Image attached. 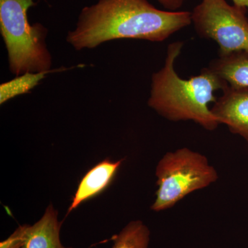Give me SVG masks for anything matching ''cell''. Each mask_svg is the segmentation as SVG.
Returning <instances> with one entry per match:
<instances>
[{"label":"cell","mask_w":248,"mask_h":248,"mask_svg":"<svg viewBox=\"0 0 248 248\" xmlns=\"http://www.w3.org/2000/svg\"><path fill=\"white\" fill-rule=\"evenodd\" d=\"M222 91L223 94L211 108L212 112L220 124H225L248 145V87L228 85Z\"/></svg>","instance_id":"6"},{"label":"cell","mask_w":248,"mask_h":248,"mask_svg":"<svg viewBox=\"0 0 248 248\" xmlns=\"http://www.w3.org/2000/svg\"><path fill=\"white\" fill-rule=\"evenodd\" d=\"M190 24L191 12L162 11L148 0H99L81 10L66 41L77 50L121 39L160 42Z\"/></svg>","instance_id":"1"},{"label":"cell","mask_w":248,"mask_h":248,"mask_svg":"<svg viewBox=\"0 0 248 248\" xmlns=\"http://www.w3.org/2000/svg\"><path fill=\"white\" fill-rule=\"evenodd\" d=\"M34 5L33 0H0V32L10 71L16 76L51 71L52 57L46 43L48 30L28 20V10Z\"/></svg>","instance_id":"3"},{"label":"cell","mask_w":248,"mask_h":248,"mask_svg":"<svg viewBox=\"0 0 248 248\" xmlns=\"http://www.w3.org/2000/svg\"><path fill=\"white\" fill-rule=\"evenodd\" d=\"M123 160H104L85 174L78 186L68 214L85 202L95 197L110 185Z\"/></svg>","instance_id":"7"},{"label":"cell","mask_w":248,"mask_h":248,"mask_svg":"<svg viewBox=\"0 0 248 248\" xmlns=\"http://www.w3.org/2000/svg\"><path fill=\"white\" fill-rule=\"evenodd\" d=\"M197 33L218 45L219 57L248 54V19L246 9L226 0H202L191 12Z\"/></svg>","instance_id":"5"},{"label":"cell","mask_w":248,"mask_h":248,"mask_svg":"<svg viewBox=\"0 0 248 248\" xmlns=\"http://www.w3.org/2000/svg\"><path fill=\"white\" fill-rule=\"evenodd\" d=\"M51 72L24 73L11 81L3 83L0 86V104H4L12 98L30 92L45 79L48 73Z\"/></svg>","instance_id":"11"},{"label":"cell","mask_w":248,"mask_h":248,"mask_svg":"<svg viewBox=\"0 0 248 248\" xmlns=\"http://www.w3.org/2000/svg\"><path fill=\"white\" fill-rule=\"evenodd\" d=\"M208 68L232 87H248V54L236 53L214 60Z\"/></svg>","instance_id":"9"},{"label":"cell","mask_w":248,"mask_h":248,"mask_svg":"<svg viewBox=\"0 0 248 248\" xmlns=\"http://www.w3.org/2000/svg\"><path fill=\"white\" fill-rule=\"evenodd\" d=\"M155 174L157 190L151 206L155 212L172 208L218 179V172L206 156L186 147L166 153L158 162Z\"/></svg>","instance_id":"4"},{"label":"cell","mask_w":248,"mask_h":248,"mask_svg":"<svg viewBox=\"0 0 248 248\" xmlns=\"http://www.w3.org/2000/svg\"><path fill=\"white\" fill-rule=\"evenodd\" d=\"M62 223L58 211L50 205L42 218L32 226L25 225L23 248H73L62 244L60 234Z\"/></svg>","instance_id":"8"},{"label":"cell","mask_w":248,"mask_h":248,"mask_svg":"<svg viewBox=\"0 0 248 248\" xmlns=\"http://www.w3.org/2000/svg\"><path fill=\"white\" fill-rule=\"evenodd\" d=\"M157 1L164 6L165 9L169 10L170 11H175L176 10L182 7L186 0H157Z\"/></svg>","instance_id":"13"},{"label":"cell","mask_w":248,"mask_h":248,"mask_svg":"<svg viewBox=\"0 0 248 248\" xmlns=\"http://www.w3.org/2000/svg\"><path fill=\"white\" fill-rule=\"evenodd\" d=\"M151 232L141 221H133L128 223L122 231L112 239V248H148Z\"/></svg>","instance_id":"10"},{"label":"cell","mask_w":248,"mask_h":248,"mask_svg":"<svg viewBox=\"0 0 248 248\" xmlns=\"http://www.w3.org/2000/svg\"><path fill=\"white\" fill-rule=\"evenodd\" d=\"M25 225L19 226L8 239L0 243V248H23Z\"/></svg>","instance_id":"12"},{"label":"cell","mask_w":248,"mask_h":248,"mask_svg":"<svg viewBox=\"0 0 248 248\" xmlns=\"http://www.w3.org/2000/svg\"><path fill=\"white\" fill-rule=\"evenodd\" d=\"M232 1L235 6L244 8V9L248 8V0H232Z\"/></svg>","instance_id":"14"},{"label":"cell","mask_w":248,"mask_h":248,"mask_svg":"<svg viewBox=\"0 0 248 248\" xmlns=\"http://www.w3.org/2000/svg\"><path fill=\"white\" fill-rule=\"evenodd\" d=\"M183 46V42H176L168 47L164 67L152 76L148 106L170 122L192 121L213 131L220 124L209 106L217 101L215 91H222L228 84L208 67L199 76L182 79L176 73L174 63Z\"/></svg>","instance_id":"2"}]
</instances>
